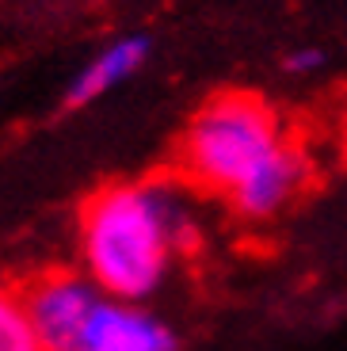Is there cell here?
I'll return each mask as SVG.
<instances>
[{"mask_svg": "<svg viewBox=\"0 0 347 351\" xmlns=\"http://www.w3.org/2000/svg\"><path fill=\"white\" fill-rule=\"evenodd\" d=\"M69 351H176V332L138 302L104 294Z\"/></svg>", "mask_w": 347, "mask_h": 351, "instance_id": "277c9868", "label": "cell"}, {"mask_svg": "<svg viewBox=\"0 0 347 351\" xmlns=\"http://www.w3.org/2000/svg\"><path fill=\"white\" fill-rule=\"evenodd\" d=\"M309 176H313V168H309L305 149L294 145V141H287L275 157L263 160V165L229 195V206L248 221H267V218H275V214H283L290 202L305 191Z\"/></svg>", "mask_w": 347, "mask_h": 351, "instance_id": "5b68a950", "label": "cell"}, {"mask_svg": "<svg viewBox=\"0 0 347 351\" xmlns=\"http://www.w3.org/2000/svg\"><path fill=\"white\" fill-rule=\"evenodd\" d=\"M31 351H46V348H38V343H35V348H31Z\"/></svg>", "mask_w": 347, "mask_h": 351, "instance_id": "9c48e42d", "label": "cell"}, {"mask_svg": "<svg viewBox=\"0 0 347 351\" xmlns=\"http://www.w3.org/2000/svg\"><path fill=\"white\" fill-rule=\"evenodd\" d=\"M321 65H324V50H317V46H294V50L283 53V69L290 77H313Z\"/></svg>", "mask_w": 347, "mask_h": 351, "instance_id": "ba28073f", "label": "cell"}, {"mask_svg": "<svg viewBox=\"0 0 347 351\" xmlns=\"http://www.w3.org/2000/svg\"><path fill=\"white\" fill-rule=\"evenodd\" d=\"M195 233L191 195L176 180L104 187L80 210L84 275L111 298L145 302L165 287L176 256L195 245Z\"/></svg>", "mask_w": 347, "mask_h": 351, "instance_id": "6da1fadb", "label": "cell"}, {"mask_svg": "<svg viewBox=\"0 0 347 351\" xmlns=\"http://www.w3.org/2000/svg\"><path fill=\"white\" fill-rule=\"evenodd\" d=\"M99 298L104 290L84 271H50L19 294L31 336L46 351H69Z\"/></svg>", "mask_w": 347, "mask_h": 351, "instance_id": "3957f363", "label": "cell"}, {"mask_svg": "<svg viewBox=\"0 0 347 351\" xmlns=\"http://www.w3.org/2000/svg\"><path fill=\"white\" fill-rule=\"evenodd\" d=\"M35 348V336L27 325L23 302L12 298V294H0V351H31Z\"/></svg>", "mask_w": 347, "mask_h": 351, "instance_id": "52a82bcc", "label": "cell"}, {"mask_svg": "<svg viewBox=\"0 0 347 351\" xmlns=\"http://www.w3.org/2000/svg\"><path fill=\"white\" fill-rule=\"evenodd\" d=\"M145 58H149V38L145 35L115 38L111 46H104V50H99L96 58H92L77 77H73L69 104L73 107H84V104H92V99L107 96V92L119 88L122 80H130L134 73L145 65Z\"/></svg>", "mask_w": 347, "mask_h": 351, "instance_id": "8992f818", "label": "cell"}, {"mask_svg": "<svg viewBox=\"0 0 347 351\" xmlns=\"http://www.w3.org/2000/svg\"><path fill=\"white\" fill-rule=\"evenodd\" d=\"M283 114L252 92H222L191 114L180 138V168L191 187L229 195L287 145Z\"/></svg>", "mask_w": 347, "mask_h": 351, "instance_id": "7a4b0ae2", "label": "cell"}]
</instances>
